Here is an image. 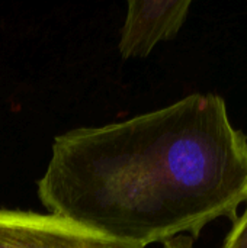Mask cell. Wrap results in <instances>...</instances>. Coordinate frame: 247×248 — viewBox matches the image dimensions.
I'll return each instance as SVG.
<instances>
[{"label": "cell", "instance_id": "1", "mask_svg": "<svg viewBox=\"0 0 247 248\" xmlns=\"http://www.w3.org/2000/svg\"><path fill=\"white\" fill-rule=\"evenodd\" d=\"M51 214L146 248L197 240L247 203V135L226 100L192 93L165 108L55 137L36 183Z\"/></svg>", "mask_w": 247, "mask_h": 248}, {"label": "cell", "instance_id": "2", "mask_svg": "<svg viewBox=\"0 0 247 248\" xmlns=\"http://www.w3.org/2000/svg\"><path fill=\"white\" fill-rule=\"evenodd\" d=\"M0 248H143L122 243L57 214L0 208Z\"/></svg>", "mask_w": 247, "mask_h": 248}, {"label": "cell", "instance_id": "3", "mask_svg": "<svg viewBox=\"0 0 247 248\" xmlns=\"http://www.w3.org/2000/svg\"><path fill=\"white\" fill-rule=\"evenodd\" d=\"M191 0H131L121 29L118 49L122 58H146L154 46L173 39L182 29Z\"/></svg>", "mask_w": 247, "mask_h": 248}, {"label": "cell", "instance_id": "4", "mask_svg": "<svg viewBox=\"0 0 247 248\" xmlns=\"http://www.w3.org/2000/svg\"><path fill=\"white\" fill-rule=\"evenodd\" d=\"M218 248H247V203Z\"/></svg>", "mask_w": 247, "mask_h": 248}, {"label": "cell", "instance_id": "5", "mask_svg": "<svg viewBox=\"0 0 247 248\" xmlns=\"http://www.w3.org/2000/svg\"><path fill=\"white\" fill-rule=\"evenodd\" d=\"M195 240L189 235H178L166 243H163V248H195L194 247Z\"/></svg>", "mask_w": 247, "mask_h": 248}]
</instances>
